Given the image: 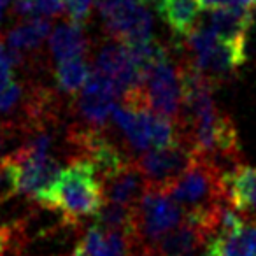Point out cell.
<instances>
[{"label": "cell", "mask_w": 256, "mask_h": 256, "mask_svg": "<svg viewBox=\"0 0 256 256\" xmlns=\"http://www.w3.org/2000/svg\"><path fill=\"white\" fill-rule=\"evenodd\" d=\"M37 204L58 212L67 223L79 226V221L84 218L98 216L107 200L102 182L92 167L78 160L62 170L53 186L37 198Z\"/></svg>", "instance_id": "6da1fadb"}, {"label": "cell", "mask_w": 256, "mask_h": 256, "mask_svg": "<svg viewBox=\"0 0 256 256\" xmlns=\"http://www.w3.org/2000/svg\"><path fill=\"white\" fill-rule=\"evenodd\" d=\"M165 192L186 212H207L228 206L224 174L209 160L196 158L193 165Z\"/></svg>", "instance_id": "7a4b0ae2"}, {"label": "cell", "mask_w": 256, "mask_h": 256, "mask_svg": "<svg viewBox=\"0 0 256 256\" xmlns=\"http://www.w3.org/2000/svg\"><path fill=\"white\" fill-rule=\"evenodd\" d=\"M186 48L192 56L188 64L212 82L218 78L234 74L246 62V50L220 40L207 25L196 26L186 37Z\"/></svg>", "instance_id": "3957f363"}, {"label": "cell", "mask_w": 256, "mask_h": 256, "mask_svg": "<svg viewBox=\"0 0 256 256\" xmlns=\"http://www.w3.org/2000/svg\"><path fill=\"white\" fill-rule=\"evenodd\" d=\"M186 220V210L165 190L148 186L136 206L137 237L146 248H153L165 235Z\"/></svg>", "instance_id": "277c9868"}, {"label": "cell", "mask_w": 256, "mask_h": 256, "mask_svg": "<svg viewBox=\"0 0 256 256\" xmlns=\"http://www.w3.org/2000/svg\"><path fill=\"white\" fill-rule=\"evenodd\" d=\"M106 30L123 44L153 40V16L146 0H98Z\"/></svg>", "instance_id": "5b68a950"}, {"label": "cell", "mask_w": 256, "mask_h": 256, "mask_svg": "<svg viewBox=\"0 0 256 256\" xmlns=\"http://www.w3.org/2000/svg\"><path fill=\"white\" fill-rule=\"evenodd\" d=\"M144 96L153 112L179 123L182 114V79L181 67L168 60V54L156 62L148 70L144 79Z\"/></svg>", "instance_id": "8992f818"}, {"label": "cell", "mask_w": 256, "mask_h": 256, "mask_svg": "<svg viewBox=\"0 0 256 256\" xmlns=\"http://www.w3.org/2000/svg\"><path fill=\"white\" fill-rule=\"evenodd\" d=\"M134 162L142 172L148 186L167 190L176 179H179L192 167L195 162V153L190 144L179 140L165 150L148 151Z\"/></svg>", "instance_id": "52a82bcc"}, {"label": "cell", "mask_w": 256, "mask_h": 256, "mask_svg": "<svg viewBox=\"0 0 256 256\" xmlns=\"http://www.w3.org/2000/svg\"><path fill=\"white\" fill-rule=\"evenodd\" d=\"M116 98H120V92L107 76L102 72L92 70L86 86L76 95L74 109L81 124L95 130H104L107 121L112 118L116 109Z\"/></svg>", "instance_id": "ba28073f"}, {"label": "cell", "mask_w": 256, "mask_h": 256, "mask_svg": "<svg viewBox=\"0 0 256 256\" xmlns=\"http://www.w3.org/2000/svg\"><path fill=\"white\" fill-rule=\"evenodd\" d=\"M9 156L18 172V195L28 196L34 202L53 186L64 170L56 156H36L23 148L14 150Z\"/></svg>", "instance_id": "9c48e42d"}, {"label": "cell", "mask_w": 256, "mask_h": 256, "mask_svg": "<svg viewBox=\"0 0 256 256\" xmlns=\"http://www.w3.org/2000/svg\"><path fill=\"white\" fill-rule=\"evenodd\" d=\"M252 25V11L246 8H221L209 11L207 26L223 42L246 50L248 32Z\"/></svg>", "instance_id": "30bf717a"}, {"label": "cell", "mask_w": 256, "mask_h": 256, "mask_svg": "<svg viewBox=\"0 0 256 256\" xmlns=\"http://www.w3.org/2000/svg\"><path fill=\"white\" fill-rule=\"evenodd\" d=\"M146 190L148 181L144 179L142 172L139 170L134 160L120 174H116L110 181L104 184L107 202L123 207H136L146 193Z\"/></svg>", "instance_id": "8fae6325"}, {"label": "cell", "mask_w": 256, "mask_h": 256, "mask_svg": "<svg viewBox=\"0 0 256 256\" xmlns=\"http://www.w3.org/2000/svg\"><path fill=\"white\" fill-rule=\"evenodd\" d=\"M209 234L198 223L186 218L174 232L165 235L160 242L151 248L154 256H186L192 254L200 246L207 244Z\"/></svg>", "instance_id": "7c38bea8"}, {"label": "cell", "mask_w": 256, "mask_h": 256, "mask_svg": "<svg viewBox=\"0 0 256 256\" xmlns=\"http://www.w3.org/2000/svg\"><path fill=\"white\" fill-rule=\"evenodd\" d=\"M156 9L172 32L188 37L198 26L204 8L200 0H158Z\"/></svg>", "instance_id": "4fadbf2b"}, {"label": "cell", "mask_w": 256, "mask_h": 256, "mask_svg": "<svg viewBox=\"0 0 256 256\" xmlns=\"http://www.w3.org/2000/svg\"><path fill=\"white\" fill-rule=\"evenodd\" d=\"M50 50L56 62L84 58V54L88 53V39L82 25L74 22L58 25L50 36Z\"/></svg>", "instance_id": "5bb4252c"}, {"label": "cell", "mask_w": 256, "mask_h": 256, "mask_svg": "<svg viewBox=\"0 0 256 256\" xmlns=\"http://www.w3.org/2000/svg\"><path fill=\"white\" fill-rule=\"evenodd\" d=\"M50 32L51 23L48 20H25L8 32V46L9 50L16 51V53L37 50L44 42V39L50 36Z\"/></svg>", "instance_id": "9a60e30c"}, {"label": "cell", "mask_w": 256, "mask_h": 256, "mask_svg": "<svg viewBox=\"0 0 256 256\" xmlns=\"http://www.w3.org/2000/svg\"><path fill=\"white\" fill-rule=\"evenodd\" d=\"M56 84L58 90L64 93H74L78 95L88 82L92 76V68L84 62V58H74V60L58 62L56 65Z\"/></svg>", "instance_id": "2e32d148"}, {"label": "cell", "mask_w": 256, "mask_h": 256, "mask_svg": "<svg viewBox=\"0 0 256 256\" xmlns=\"http://www.w3.org/2000/svg\"><path fill=\"white\" fill-rule=\"evenodd\" d=\"M244 232L232 235H212L207 240L204 256H254L246 240Z\"/></svg>", "instance_id": "e0dca14e"}, {"label": "cell", "mask_w": 256, "mask_h": 256, "mask_svg": "<svg viewBox=\"0 0 256 256\" xmlns=\"http://www.w3.org/2000/svg\"><path fill=\"white\" fill-rule=\"evenodd\" d=\"M64 9V0H14V14L26 20H46L58 16Z\"/></svg>", "instance_id": "ac0fdd59"}, {"label": "cell", "mask_w": 256, "mask_h": 256, "mask_svg": "<svg viewBox=\"0 0 256 256\" xmlns=\"http://www.w3.org/2000/svg\"><path fill=\"white\" fill-rule=\"evenodd\" d=\"M18 195V172L12 158H0V204L9 202Z\"/></svg>", "instance_id": "d6986e66"}, {"label": "cell", "mask_w": 256, "mask_h": 256, "mask_svg": "<svg viewBox=\"0 0 256 256\" xmlns=\"http://www.w3.org/2000/svg\"><path fill=\"white\" fill-rule=\"evenodd\" d=\"M25 100V88L14 79L0 82V114L14 110Z\"/></svg>", "instance_id": "ffe728a7"}, {"label": "cell", "mask_w": 256, "mask_h": 256, "mask_svg": "<svg viewBox=\"0 0 256 256\" xmlns=\"http://www.w3.org/2000/svg\"><path fill=\"white\" fill-rule=\"evenodd\" d=\"M96 2H98V0H64L65 12L68 14L70 22L78 23V25H82V23L90 18V14H92Z\"/></svg>", "instance_id": "44dd1931"}, {"label": "cell", "mask_w": 256, "mask_h": 256, "mask_svg": "<svg viewBox=\"0 0 256 256\" xmlns=\"http://www.w3.org/2000/svg\"><path fill=\"white\" fill-rule=\"evenodd\" d=\"M20 62H22V54L6 48L4 42L0 40V82L12 79V70Z\"/></svg>", "instance_id": "7402d4cb"}, {"label": "cell", "mask_w": 256, "mask_h": 256, "mask_svg": "<svg viewBox=\"0 0 256 256\" xmlns=\"http://www.w3.org/2000/svg\"><path fill=\"white\" fill-rule=\"evenodd\" d=\"M18 134H25V130H23L18 121H14V120L0 121V158L8 156L6 150L14 142Z\"/></svg>", "instance_id": "603a6c76"}, {"label": "cell", "mask_w": 256, "mask_h": 256, "mask_svg": "<svg viewBox=\"0 0 256 256\" xmlns=\"http://www.w3.org/2000/svg\"><path fill=\"white\" fill-rule=\"evenodd\" d=\"M244 235H246V240H248L249 248H251L252 254L256 256V226H248Z\"/></svg>", "instance_id": "cb8c5ba5"}, {"label": "cell", "mask_w": 256, "mask_h": 256, "mask_svg": "<svg viewBox=\"0 0 256 256\" xmlns=\"http://www.w3.org/2000/svg\"><path fill=\"white\" fill-rule=\"evenodd\" d=\"M12 0H0V22L4 20V12H6V9L9 8V4H11Z\"/></svg>", "instance_id": "d4e9b609"}, {"label": "cell", "mask_w": 256, "mask_h": 256, "mask_svg": "<svg viewBox=\"0 0 256 256\" xmlns=\"http://www.w3.org/2000/svg\"><path fill=\"white\" fill-rule=\"evenodd\" d=\"M0 256H9V252H0Z\"/></svg>", "instance_id": "484cf974"}, {"label": "cell", "mask_w": 256, "mask_h": 256, "mask_svg": "<svg viewBox=\"0 0 256 256\" xmlns=\"http://www.w3.org/2000/svg\"><path fill=\"white\" fill-rule=\"evenodd\" d=\"M186 256H193V254H186Z\"/></svg>", "instance_id": "4316f807"}]
</instances>
